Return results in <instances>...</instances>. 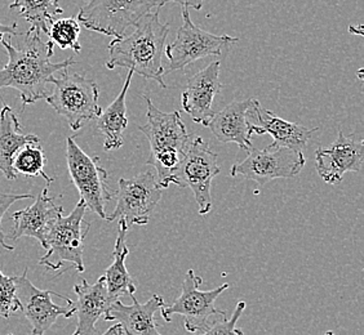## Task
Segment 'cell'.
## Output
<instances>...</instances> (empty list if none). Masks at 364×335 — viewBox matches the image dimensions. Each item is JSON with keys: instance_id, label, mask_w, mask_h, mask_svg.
Segmentation results:
<instances>
[{"instance_id": "23", "label": "cell", "mask_w": 364, "mask_h": 335, "mask_svg": "<svg viewBox=\"0 0 364 335\" xmlns=\"http://www.w3.org/2000/svg\"><path fill=\"white\" fill-rule=\"evenodd\" d=\"M134 75V71L128 70L126 82L118 97L112 101V105L109 106L105 111L102 110L101 115L97 118L96 128L98 132L104 136L105 151L118 150L124 143L123 133L128 126L126 97Z\"/></svg>"}, {"instance_id": "12", "label": "cell", "mask_w": 364, "mask_h": 335, "mask_svg": "<svg viewBox=\"0 0 364 335\" xmlns=\"http://www.w3.org/2000/svg\"><path fill=\"white\" fill-rule=\"evenodd\" d=\"M161 186L158 185L153 172L146 170L132 178H120L117 192V208L110 216H106L107 222L124 219L129 226H146L155 208L161 202Z\"/></svg>"}, {"instance_id": "18", "label": "cell", "mask_w": 364, "mask_h": 335, "mask_svg": "<svg viewBox=\"0 0 364 335\" xmlns=\"http://www.w3.org/2000/svg\"><path fill=\"white\" fill-rule=\"evenodd\" d=\"M77 302H73V307L77 316V335H97V324L100 319L107 320L112 300L106 289L105 278L101 276L95 284L82 280L74 287Z\"/></svg>"}, {"instance_id": "9", "label": "cell", "mask_w": 364, "mask_h": 335, "mask_svg": "<svg viewBox=\"0 0 364 335\" xmlns=\"http://www.w3.org/2000/svg\"><path fill=\"white\" fill-rule=\"evenodd\" d=\"M181 28L177 30L175 40L164 49L168 72L183 70L188 65L205 57L220 56L226 47L239 42L238 38L215 35L196 26L191 21L189 8L181 7Z\"/></svg>"}, {"instance_id": "6", "label": "cell", "mask_w": 364, "mask_h": 335, "mask_svg": "<svg viewBox=\"0 0 364 335\" xmlns=\"http://www.w3.org/2000/svg\"><path fill=\"white\" fill-rule=\"evenodd\" d=\"M203 280L196 276L194 270H188L182 282L181 295L169 307L161 308V317L171 322L172 314H181L185 319V329L191 333L205 331L218 319L226 317V312L218 309L215 302L225 290L229 289V284H223L212 290H200Z\"/></svg>"}, {"instance_id": "24", "label": "cell", "mask_w": 364, "mask_h": 335, "mask_svg": "<svg viewBox=\"0 0 364 335\" xmlns=\"http://www.w3.org/2000/svg\"><path fill=\"white\" fill-rule=\"evenodd\" d=\"M9 9L26 20L31 25L30 28L46 35H48L49 26L57 16L63 13L58 0H14L9 4Z\"/></svg>"}, {"instance_id": "30", "label": "cell", "mask_w": 364, "mask_h": 335, "mask_svg": "<svg viewBox=\"0 0 364 335\" xmlns=\"http://www.w3.org/2000/svg\"><path fill=\"white\" fill-rule=\"evenodd\" d=\"M204 1L205 0H158V6L161 8L167 3H177L181 7L193 8L196 11H200L203 8Z\"/></svg>"}, {"instance_id": "21", "label": "cell", "mask_w": 364, "mask_h": 335, "mask_svg": "<svg viewBox=\"0 0 364 335\" xmlns=\"http://www.w3.org/2000/svg\"><path fill=\"white\" fill-rule=\"evenodd\" d=\"M21 129L17 115L4 104L0 111V172L9 181L17 178L14 168L17 153L28 143H41V138L36 134H23Z\"/></svg>"}, {"instance_id": "3", "label": "cell", "mask_w": 364, "mask_h": 335, "mask_svg": "<svg viewBox=\"0 0 364 335\" xmlns=\"http://www.w3.org/2000/svg\"><path fill=\"white\" fill-rule=\"evenodd\" d=\"M144 98L147 105V123L139 129L150 143L147 164L155 168V178L161 189H167L176 183L177 169L194 134L188 132L180 111L163 112L150 97Z\"/></svg>"}, {"instance_id": "19", "label": "cell", "mask_w": 364, "mask_h": 335, "mask_svg": "<svg viewBox=\"0 0 364 335\" xmlns=\"http://www.w3.org/2000/svg\"><path fill=\"white\" fill-rule=\"evenodd\" d=\"M252 116L257 120V123L251 126L253 136H272L273 143L269 146L277 148L286 147L296 151H304L308 147L309 141L311 140L313 134L318 131V128L310 129L301 124L282 119L270 110L262 109L259 102L255 106Z\"/></svg>"}, {"instance_id": "35", "label": "cell", "mask_w": 364, "mask_h": 335, "mask_svg": "<svg viewBox=\"0 0 364 335\" xmlns=\"http://www.w3.org/2000/svg\"><path fill=\"white\" fill-rule=\"evenodd\" d=\"M8 335H14V334H8Z\"/></svg>"}, {"instance_id": "8", "label": "cell", "mask_w": 364, "mask_h": 335, "mask_svg": "<svg viewBox=\"0 0 364 335\" xmlns=\"http://www.w3.org/2000/svg\"><path fill=\"white\" fill-rule=\"evenodd\" d=\"M220 170L218 154L194 134L177 169L175 185L193 191L200 216H207L212 210V181Z\"/></svg>"}, {"instance_id": "20", "label": "cell", "mask_w": 364, "mask_h": 335, "mask_svg": "<svg viewBox=\"0 0 364 335\" xmlns=\"http://www.w3.org/2000/svg\"><path fill=\"white\" fill-rule=\"evenodd\" d=\"M131 306L123 304L119 300L112 302L106 322H118L127 335H161L158 331L154 314L164 307V300L154 294L142 304L134 295H131Z\"/></svg>"}, {"instance_id": "10", "label": "cell", "mask_w": 364, "mask_h": 335, "mask_svg": "<svg viewBox=\"0 0 364 335\" xmlns=\"http://www.w3.org/2000/svg\"><path fill=\"white\" fill-rule=\"evenodd\" d=\"M66 161L70 178L87 209L100 218H106V204L114 197L107 185V172L100 164V158L90 156L77 146L73 137L66 140Z\"/></svg>"}, {"instance_id": "1", "label": "cell", "mask_w": 364, "mask_h": 335, "mask_svg": "<svg viewBox=\"0 0 364 335\" xmlns=\"http://www.w3.org/2000/svg\"><path fill=\"white\" fill-rule=\"evenodd\" d=\"M3 47L7 50L8 62L0 70V89L14 88L21 96L23 106L33 105L48 97V84L58 71L75 65L70 57L63 62H52L53 42H43L42 33L28 28L25 38V48L14 47L4 38Z\"/></svg>"}, {"instance_id": "25", "label": "cell", "mask_w": 364, "mask_h": 335, "mask_svg": "<svg viewBox=\"0 0 364 335\" xmlns=\"http://www.w3.org/2000/svg\"><path fill=\"white\" fill-rule=\"evenodd\" d=\"M46 155L39 143H28L14 156V168L16 173L25 177H42L44 181L50 185L55 181L44 172Z\"/></svg>"}, {"instance_id": "13", "label": "cell", "mask_w": 364, "mask_h": 335, "mask_svg": "<svg viewBox=\"0 0 364 335\" xmlns=\"http://www.w3.org/2000/svg\"><path fill=\"white\" fill-rule=\"evenodd\" d=\"M16 293L21 302V311L31 325V335H44L60 316L70 319L75 314L73 300L61 294L36 287L28 279V268L21 276H14Z\"/></svg>"}, {"instance_id": "29", "label": "cell", "mask_w": 364, "mask_h": 335, "mask_svg": "<svg viewBox=\"0 0 364 335\" xmlns=\"http://www.w3.org/2000/svg\"><path fill=\"white\" fill-rule=\"evenodd\" d=\"M25 199H33V195H31V194H4V192H0V245H1L4 249H7V251H12L14 248L6 243L7 235L4 234L3 226H1L3 216H4V214L7 213V210L9 209L16 202L25 200Z\"/></svg>"}, {"instance_id": "26", "label": "cell", "mask_w": 364, "mask_h": 335, "mask_svg": "<svg viewBox=\"0 0 364 335\" xmlns=\"http://www.w3.org/2000/svg\"><path fill=\"white\" fill-rule=\"evenodd\" d=\"M48 36L49 40L61 49H71L75 53L82 52V45L79 43L80 25L75 17L53 21L49 26Z\"/></svg>"}, {"instance_id": "14", "label": "cell", "mask_w": 364, "mask_h": 335, "mask_svg": "<svg viewBox=\"0 0 364 335\" xmlns=\"http://www.w3.org/2000/svg\"><path fill=\"white\" fill-rule=\"evenodd\" d=\"M364 142L355 136L338 132L329 148H318L316 153V172L323 181L336 185L348 172H359L364 160Z\"/></svg>"}, {"instance_id": "22", "label": "cell", "mask_w": 364, "mask_h": 335, "mask_svg": "<svg viewBox=\"0 0 364 335\" xmlns=\"http://www.w3.org/2000/svg\"><path fill=\"white\" fill-rule=\"evenodd\" d=\"M128 224L124 219H119V230L118 238L115 241L114 251H112V263L106 268L105 284L109 298L112 302L120 300L124 295H134L137 290L134 280L131 273H128L126 267V259L129 254V249L127 248L126 238L128 232Z\"/></svg>"}, {"instance_id": "27", "label": "cell", "mask_w": 364, "mask_h": 335, "mask_svg": "<svg viewBox=\"0 0 364 335\" xmlns=\"http://www.w3.org/2000/svg\"><path fill=\"white\" fill-rule=\"evenodd\" d=\"M21 311V302L16 293L14 278L0 271V319H9Z\"/></svg>"}, {"instance_id": "31", "label": "cell", "mask_w": 364, "mask_h": 335, "mask_svg": "<svg viewBox=\"0 0 364 335\" xmlns=\"http://www.w3.org/2000/svg\"><path fill=\"white\" fill-rule=\"evenodd\" d=\"M17 22H14L12 25H4L0 22V43L3 42L4 38H11V36L18 35L17 31Z\"/></svg>"}, {"instance_id": "28", "label": "cell", "mask_w": 364, "mask_h": 335, "mask_svg": "<svg viewBox=\"0 0 364 335\" xmlns=\"http://www.w3.org/2000/svg\"><path fill=\"white\" fill-rule=\"evenodd\" d=\"M245 302H239L230 319H226V317L218 319V322H213L202 334L196 335H245L243 330H240L237 326L238 320H240V316L245 312Z\"/></svg>"}, {"instance_id": "2", "label": "cell", "mask_w": 364, "mask_h": 335, "mask_svg": "<svg viewBox=\"0 0 364 335\" xmlns=\"http://www.w3.org/2000/svg\"><path fill=\"white\" fill-rule=\"evenodd\" d=\"M134 31L128 36L115 38L110 42L109 60L106 67L128 69L145 79L154 80L161 88H167L163 75L164 49L167 45L169 23H161L159 9L145 14L134 26Z\"/></svg>"}, {"instance_id": "11", "label": "cell", "mask_w": 364, "mask_h": 335, "mask_svg": "<svg viewBox=\"0 0 364 335\" xmlns=\"http://www.w3.org/2000/svg\"><path fill=\"white\" fill-rule=\"evenodd\" d=\"M302 151L286 147L267 146L264 150L251 147L247 158L231 168L232 178H245L265 186L278 178H294L305 167Z\"/></svg>"}, {"instance_id": "5", "label": "cell", "mask_w": 364, "mask_h": 335, "mask_svg": "<svg viewBox=\"0 0 364 335\" xmlns=\"http://www.w3.org/2000/svg\"><path fill=\"white\" fill-rule=\"evenodd\" d=\"M85 202L79 200L69 216L57 218L46 241L44 249L47 253L39 260V265L57 271L68 262L77 268V273H85V238L91 229V224L85 222Z\"/></svg>"}, {"instance_id": "32", "label": "cell", "mask_w": 364, "mask_h": 335, "mask_svg": "<svg viewBox=\"0 0 364 335\" xmlns=\"http://www.w3.org/2000/svg\"><path fill=\"white\" fill-rule=\"evenodd\" d=\"M101 335H124V331L120 326V324H115V325H112V328L107 329L104 334Z\"/></svg>"}, {"instance_id": "15", "label": "cell", "mask_w": 364, "mask_h": 335, "mask_svg": "<svg viewBox=\"0 0 364 335\" xmlns=\"http://www.w3.org/2000/svg\"><path fill=\"white\" fill-rule=\"evenodd\" d=\"M220 70L221 65L215 61L188 80L181 96L182 109L189 114L194 123L208 126L212 116L215 115L213 101L223 89Z\"/></svg>"}, {"instance_id": "17", "label": "cell", "mask_w": 364, "mask_h": 335, "mask_svg": "<svg viewBox=\"0 0 364 335\" xmlns=\"http://www.w3.org/2000/svg\"><path fill=\"white\" fill-rule=\"evenodd\" d=\"M60 196L49 195L48 189L46 187L31 207L14 212L12 214L14 231L11 234V238L18 240L23 236L34 238L41 243L43 248H46L49 231L56 222L57 218L63 216V207L55 204V200Z\"/></svg>"}, {"instance_id": "16", "label": "cell", "mask_w": 364, "mask_h": 335, "mask_svg": "<svg viewBox=\"0 0 364 335\" xmlns=\"http://www.w3.org/2000/svg\"><path fill=\"white\" fill-rule=\"evenodd\" d=\"M257 104L259 101L255 98L231 102L221 111L215 112L207 128L221 143H235L239 148L250 151L253 146L250 119Z\"/></svg>"}, {"instance_id": "34", "label": "cell", "mask_w": 364, "mask_h": 335, "mask_svg": "<svg viewBox=\"0 0 364 335\" xmlns=\"http://www.w3.org/2000/svg\"><path fill=\"white\" fill-rule=\"evenodd\" d=\"M73 335H77V331H75V333H74V334H73Z\"/></svg>"}, {"instance_id": "33", "label": "cell", "mask_w": 364, "mask_h": 335, "mask_svg": "<svg viewBox=\"0 0 364 335\" xmlns=\"http://www.w3.org/2000/svg\"><path fill=\"white\" fill-rule=\"evenodd\" d=\"M324 335H335V333H333L332 330H328V331H327V333H326Z\"/></svg>"}, {"instance_id": "7", "label": "cell", "mask_w": 364, "mask_h": 335, "mask_svg": "<svg viewBox=\"0 0 364 335\" xmlns=\"http://www.w3.org/2000/svg\"><path fill=\"white\" fill-rule=\"evenodd\" d=\"M158 8V0H87L77 20L87 30L122 38L145 14Z\"/></svg>"}, {"instance_id": "4", "label": "cell", "mask_w": 364, "mask_h": 335, "mask_svg": "<svg viewBox=\"0 0 364 335\" xmlns=\"http://www.w3.org/2000/svg\"><path fill=\"white\" fill-rule=\"evenodd\" d=\"M58 72L60 75L52 79L55 89L46 101L77 132L88 121L97 119L102 112V107L98 104V85L82 74L70 72L69 67Z\"/></svg>"}]
</instances>
